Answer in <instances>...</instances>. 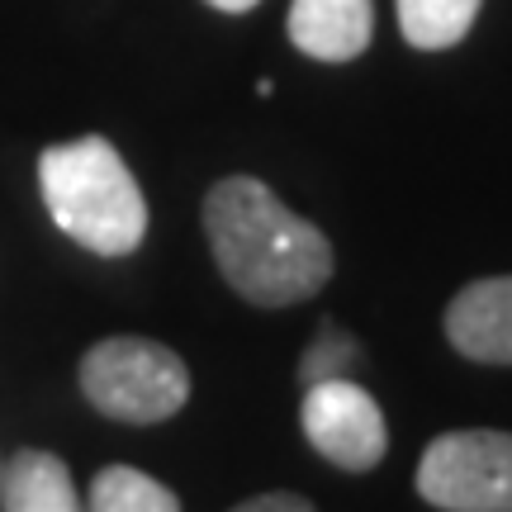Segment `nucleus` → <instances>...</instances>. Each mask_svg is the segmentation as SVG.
I'll use <instances>...</instances> for the list:
<instances>
[{"label": "nucleus", "mask_w": 512, "mask_h": 512, "mask_svg": "<svg viewBox=\"0 0 512 512\" xmlns=\"http://www.w3.org/2000/svg\"><path fill=\"white\" fill-rule=\"evenodd\" d=\"M204 238L219 275L256 309L304 304L332 280V242L256 176H223L204 195Z\"/></svg>", "instance_id": "1"}, {"label": "nucleus", "mask_w": 512, "mask_h": 512, "mask_svg": "<svg viewBox=\"0 0 512 512\" xmlns=\"http://www.w3.org/2000/svg\"><path fill=\"white\" fill-rule=\"evenodd\" d=\"M53 223L95 256H128L147 233V200L110 138H72L38 157Z\"/></svg>", "instance_id": "2"}, {"label": "nucleus", "mask_w": 512, "mask_h": 512, "mask_svg": "<svg viewBox=\"0 0 512 512\" xmlns=\"http://www.w3.org/2000/svg\"><path fill=\"white\" fill-rule=\"evenodd\" d=\"M81 394L95 413L133 427L176 418L190 399V370L152 337H110L81 356Z\"/></svg>", "instance_id": "3"}, {"label": "nucleus", "mask_w": 512, "mask_h": 512, "mask_svg": "<svg viewBox=\"0 0 512 512\" xmlns=\"http://www.w3.org/2000/svg\"><path fill=\"white\" fill-rule=\"evenodd\" d=\"M418 494L441 512H512V432H441L418 460Z\"/></svg>", "instance_id": "4"}, {"label": "nucleus", "mask_w": 512, "mask_h": 512, "mask_svg": "<svg viewBox=\"0 0 512 512\" xmlns=\"http://www.w3.org/2000/svg\"><path fill=\"white\" fill-rule=\"evenodd\" d=\"M299 427L318 456L351 470V475H366L384 460L389 451V427L375 394L361 389L356 380H318L304 389V408H299Z\"/></svg>", "instance_id": "5"}, {"label": "nucleus", "mask_w": 512, "mask_h": 512, "mask_svg": "<svg viewBox=\"0 0 512 512\" xmlns=\"http://www.w3.org/2000/svg\"><path fill=\"white\" fill-rule=\"evenodd\" d=\"M446 342L475 366H512V275L475 280L446 304Z\"/></svg>", "instance_id": "6"}, {"label": "nucleus", "mask_w": 512, "mask_h": 512, "mask_svg": "<svg viewBox=\"0 0 512 512\" xmlns=\"http://www.w3.org/2000/svg\"><path fill=\"white\" fill-rule=\"evenodd\" d=\"M375 0H294L290 43L313 62H351L370 48Z\"/></svg>", "instance_id": "7"}, {"label": "nucleus", "mask_w": 512, "mask_h": 512, "mask_svg": "<svg viewBox=\"0 0 512 512\" xmlns=\"http://www.w3.org/2000/svg\"><path fill=\"white\" fill-rule=\"evenodd\" d=\"M5 512H81L72 470L53 451H19L0 475Z\"/></svg>", "instance_id": "8"}, {"label": "nucleus", "mask_w": 512, "mask_h": 512, "mask_svg": "<svg viewBox=\"0 0 512 512\" xmlns=\"http://www.w3.org/2000/svg\"><path fill=\"white\" fill-rule=\"evenodd\" d=\"M394 5H399L403 38L422 53H441V48H456L460 38L470 34L484 0H394Z\"/></svg>", "instance_id": "9"}, {"label": "nucleus", "mask_w": 512, "mask_h": 512, "mask_svg": "<svg viewBox=\"0 0 512 512\" xmlns=\"http://www.w3.org/2000/svg\"><path fill=\"white\" fill-rule=\"evenodd\" d=\"M86 512H181V498L133 465H105L91 484Z\"/></svg>", "instance_id": "10"}, {"label": "nucleus", "mask_w": 512, "mask_h": 512, "mask_svg": "<svg viewBox=\"0 0 512 512\" xmlns=\"http://www.w3.org/2000/svg\"><path fill=\"white\" fill-rule=\"evenodd\" d=\"M351 361H356V342L337 323H323L318 337L309 342V351H304V361H299V380H304V389L318 380H342Z\"/></svg>", "instance_id": "11"}, {"label": "nucleus", "mask_w": 512, "mask_h": 512, "mask_svg": "<svg viewBox=\"0 0 512 512\" xmlns=\"http://www.w3.org/2000/svg\"><path fill=\"white\" fill-rule=\"evenodd\" d=\"M233 512H313V503L299 494H256L247 503H238Z\"/></svg>", "instance_id": "12"}, {"label": "nucleus", "mask_w": 512, "mask_h": 512, "mask_svg": "<svg viewBox=\"0 0 512 512\" xmlns=\"http://www.w3.org/2000/svg\"><path fill=\"white\" fill-rule=\"evenodd\" d=\"M204 5H214V10H223V15H242V10H252V5H261V0H204Z\"/></svg>", "instance_id": "13"}]
</instances>
